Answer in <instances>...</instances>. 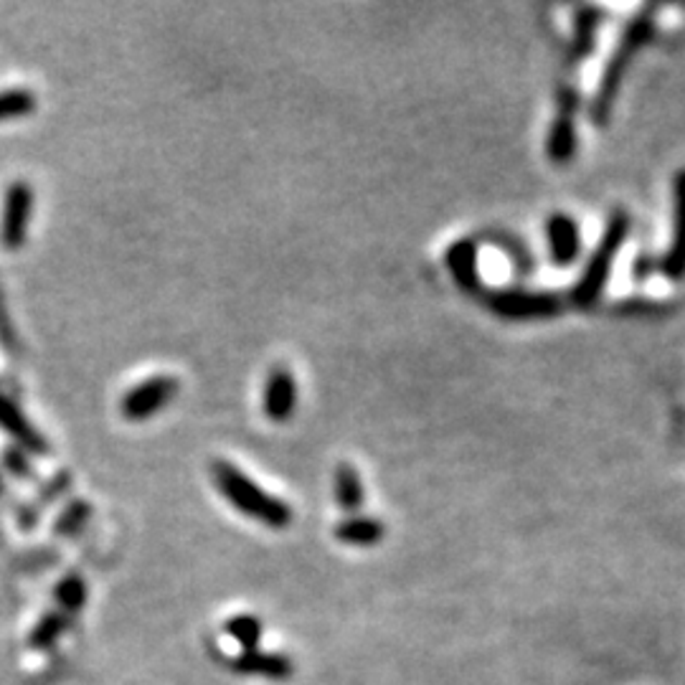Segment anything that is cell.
<instances>
[{
	"label": "cell",
	"instance_id": "15",
	"mask_svg": "<svg viewBox=\"0 0 685 685\" xmlns=\"http://www.w3.org/2000/svg\"><path fill=\"white\" fill-rule=\"evenodd\" d=\"M333 536L345 546L366 548V546L381 544L383 536H386V525H383V521H379V518H373V516H358L356 513V516L343 518L341 523H335Z\"/></svg>",
	"mask_w": 685,
	"mask_h": 685
},
{
	"label": "cell",
	"instance_id": "3",
	"mask_svg": "<svg viewBox=\"0 0 685 685\" xmlns=\"http://www.w3.org/2000/svg\"><path fill=\"white\" fill-rule=\"evenodd\" d=\"M630 214L627 211H614L609 216V221L605 226V234H601L597 250L592 252L589 262H586L582 277H579L574 290H571V305L579 307V310H589L599 303L601 292L607 288L609 272H612V262L617 254H620L622 244L627 242L630 234Z\"/></svg>",
	"mask_w": 685,
	"mask_h": 685
},
{
	"label": "cell",
	"instance_id": "6",
	"mask_svg": "<svg viewBox=\"0 0 685 685\" xmlns=\"http://www.w3.org/2000/svg\"><path fill=\"white\" fill-rule=\"evenodd\" d=\"M579 92L574 87H561L556 92V117L546 135V155L554 165H569L574 161L579 138L574 117L579 112Z\"/></svg>",
	"mask_w": 685,
	"mask_h": 685
},
{
	"label": "cell",
	"instance_id": "16",
	"mask_svg": "<svg viewBox=\"0 0 685 685\" xmlns=\"http://www.w3.org/2000/svg\"><path fill=\"white\" fill-rule=\"evenodd\" d=\"M72 622H74V617L62 612L59 607L49 609V612H43L41 620L34 624V630L28 632L26 645L31 647L34 652H49L51 647H54L59 639H62L66 632H69Z\"/></svg>",
	"mask_w": 685,
	"mask_h": 685
},
{
	"label": "cell",
	"instance_id": "21",
	"mask_svg": "<svg viewBox=\"0 0 685 685\" xmlns=\"http://www.w3.org/2000/svg\"><path fill=\"white\" fill-rule=\"evenodd\" d=\"M36 110V94L28 89H3L0 92V123L3 119L26 117Z\"/></svg>",
	"mask_w": 685,
	"mask_h": 685
},
{
	"label": "cell",
	"instance_id": "1",
	"mask_svg": "<svg viewBox=\"0 0 685 685\" xmlns=\"http://www.w3.org/2000/svg\"><path fill=\"white\" fill-rule=\"evenodd\" d=\"M655 13H658L655 5H645V9L637 11L630 24L624 26L620 41H617L612 56H609L605 72H601L597 92H594L592 97V104H589L592 125L605 127L609 123L617 94H620L622 81L624 77H627V72L632 66V59H635L655 36Z\"/></svg>",
	"mask_w": 685,
	"mask_h": 685
},
{
	"label": "cell",
	"instance_id": "23",
	"mask_svg": "<svg viewBox=\"0 0 685 685\" xmlns=\"http://www.w3.org/2000/svg\"><path fill=\"white\" fill-rule=\"evenodd\" d=\"M0 460H3V468L11 472L13 478L18 480H36V470L31 465V455L21 447H5L0 452Z\"/></svg>",
	"mask_w": 685,
	"mask_h": 685
},
{
	"label": "cell",
	"instance_id": "18",
	"mask_svg": "<svg viewBox=\"0 0 685 685\" xmlns=\"http://www.w3.org/2000/svg\"><path fill=\"white\" fill-rule=\"evenodd\" d=\"M87 597H89V589H87L85 576L66 574L54 589V607H59L66 614L77 617L81 609H85Z\"/></svg>",
	"mask_w": 685,
	"mask_h": 685
},
{
	"label": "cell",
	"instance_id": "13",
	"mask_svg": "<svg viewBox=\"0 0 685 685\" xmlns=\"http://www.w3.org/2000/svg\"><path fill=\"white\" fill-rule=\"evenodd\" d=\"M231 668L239 675H254L265 677V681H288L295 673V665L288 655L280 652H265V650H242L231 662Z\"/></svg>",
	"mask_w": 685,
	"mask_h": 685
},
{
	"label": "cell",
	"instance_id": "10",
	"mask_svg": "<svg viewBox=\"0 0 685 685\" xmlns=\"http://www.w3.org/2000/svg\"><path fill=\"white\" fill-rule=\"evenodd\" d=\"M546 242L548 257L554 267L567 269L574 265L582 254V229L579 221L569 214H551L546 218Z\"/></svg>",
	"mask_w": 685,
	"mask_h": 685
},
{
	"label": "cell",
	"instance_id": "5",
	"mask_svg": "<svg viewBox=\"0 0 685 685\" xmlns=\"http://www.w3.org/2000/svg\"><path fill=\"white\" fill-rule=\"evenodd\" d=\"M36 193L28 180L18 178L5 188L3 208H0V244L5 252H18L28 239V226L34 216Z\"/></svg>",
	"mask_w": 685,
	"mask_h": 685
},
{
	"label": "cell",
	"instance_id": "26",
	"mask_svg": "<svg viewBox=\"0 0 685 685\" xmlns=\"http://www.w3.org/2000/svg\"><path fill=\"white\" fill-rule=\"evenodd\" d=\"M5 491V480H3V472H0V495H3Z\"/></svg>",
	"mask_w": 685,
	"mask_h": 685
},
{
	"label": "cell",
	"instance_id": "7",
	"mask_svg": "<svg viewBox=\"0 0 685 685\" xmlns=\"http://www.w3.org/2000/svg\"><path fill=\"white\" fill-rule=\"evenodd\" d=\"M180 381L176 376L157 373L132 386L119 402V414L127 421H148L161 414L178 396Z\"/></svg>",
	"mask_w": 685,
	"mask_h": 685
},
{
	"label": "cell",
	"instance_id": "9",
	"mask_svg": "<svg viewBox=\"0 0 685 685\" xmlns=\"http://www.w3.org/2000/svg\"><path fill=\"white\" fill-rule=\"evenodd\" d=\"M658 269L668 280L685 277V168L673 178V234L668 252L660 257Z\"/></svg>",
	"mask_w": 685,
	"mask_h": 685
},
{
	"label": "cell",
	"instance_id": "25",
	"mask_svg": "<svg viewBox=\"0 0 685 685\" xmlns=\"http://www.w3.org/2000/svg\"><path fill=\"white\" fill-rule=\"evenodd\" d=\"M660 265V257H652V254H639V257L635 259V267H632V275L637 277V280H647L655 269H658Z\"/></svg>",
	"mask_w": 685,
	"mask_h": 685
},
{
	"label": "cell",
	"instance_id": "24",
	"mask_svg": "<svg viewBox=\"0 0 685 685\" xmlns=\"http://www.w3.org/2000/svg\"><path fill=\"white\" fill-rule=\"evenodd\" d=\"M72 485V475L69 472H59V475L51 480V483H47V487L41 491V500L43 503H54L59 495L66 493V487Z\"/></svg>",
	"mask_w": 685,
	"mask_h": 685
},
{
	"label": "cell",
	"instance_id": "8",
	"mask_svg": "<svg viewBox=\"0 0 685 685\" xmlns=\"http://www.w3.org/2000/svg\"><path fill=\"white\" fill-rule=\"evenodd\" d=\"M262 409L275 424H284L297 409V379L288 366H272L262 391Z\"/></svg>",
	"mask_w": 685,
	"mask_h": 685
},
{
	"label": "cell",
	"instance_id": "11",
	"mask_svg": "<svg viewBox=\"0 0 685 685\" xmlns=\"http://www.w3.org/2000/svg\"><path fill=\"white\" fill-rule=\"evenodd\" d=\"M444 265L452 275L457 288L468 295H485L483 277H480L478 267V244L475 239H455L444 252Z\"/></svg>",
	"mask_w": 685,
	"mask_h": 685
},
{
	"label": "cell",
	"instance_id": "22",
	"mask_svg": "<svg viewBox=\"0 0 685 685\" xmlns=\"http://www.w3.org/2000/svg\"><path fill=\"white\" fill-rule=\"evenodd\" d=\"M491 242L495 244V246H500L503 252L508 254L510 259L516 262V269L521 275H529L531 272V254H529V250H525L523 246V242H516L513 237L510 234H506V231H491Z\"/></svg>",
	"mask_w": 685,
	"mask_h": 685
},
{
	"label": "cell",
	"instance_id": "4",
	"mask_svg": "<svg viewBox=\"0 0 685 685\" xmlns=\"http://www.w3.org/2000/svg\"><path fill=\"white\" fill-rule=\"evenodd\" d=\"M485 305L503 320H544L563 310V300L556 292H533L523 288L485 292Z\"/></svg>",
	"mask_w": 685,
	"mask_h": 685
},
{
	"label": "cell",
	"instance_id": "12",
	"mask_svg": "<svg viewBox=\"0 0 685 685\" xmlns=\"http://www.w3.org/2000/svg\"><path fill=\"white\" fill-rule=\"evenodd\" d=\"M0 429L9 436H13V440L18 442V447L26 449L28 455H31V452L34 455H49L51 452L47 440L36 432V427L26 419V414L21 411L16 402L5 396L3 391H0Z\"/></svg>",
	"mask_w": 685,
	"mask_h": 685
},
{
	"label": "cell",
	"instance_id": "17",
	"mask_svg": "<svg viewBox=\"0 0 685 685\" xmlns=\"http://www.w3.org/2000/svg\"><path fill=\"white\" fill-rule=\"evenodd\" d=\"M335 500L345 513L356 516L360 508H364L366 491H364V478L356 465L341 462L335 470Z\"/></svg>",
	"mask_w": 685,
	"mask_h": 685
},
{
	"label": "cell",
	"instance_id": "2",
	"mask_svg": "<svg viewBox=\"0 0 685 685\" xmlns=\"http://www.w3.org/2000/svg\"><path fill=\"white\" fill-rule=\"evenodd\" d=\"M211 478H214L216 491L229 500L231 508L239 513L259 521L262 525L272 531H284L292 523V508L277 495H269L267 491L254 483L250 475H244L237 465L226 460L211 462Z\"/></svg>",
	"mask_w": 685,
	"mask_h": 685
},
{
	"label": "cell",
	"instance_id": "19",
	"mask_svg": "<svg viewBox=\"0 0 685 685\" xmlns=\"http://www.w3.org/2000/svg\"><path fill=\"white\" fill-rule=\"evenodd\" d=\"M92 513H94V508L89 506L87 500H81V498L72 500L69 506H66L62 513H59L56 523H54V533L62 538L79 536V533L87 529V523L92 521Z\"/></svg>",
	"mask_w": 685,
	"mask_h": 685
},
{
	"label": "cell",
	"instance_id": "20",
	"mask_svg": "<svg viewBox=\"0 0 685 685\" xmlns=\"http://www.w3.org/2000/svg\"><path fill=\"white\" fill-rule=\"evenodd\" d=\"M224 632L229 635L234 643L242 647V650H257L262 643V620L254 614H237L231 617L229 622L224 624Z\"/></svg>",
	"mask_w": 685,
	"mask_h": 685
},
{
	"label": "cell",
	"instance_id": "14",
	"mask_svg": "<svg viewBox=\"0 0 685 685\" xmlns=\"http://www.w3.org/2000/svg\"><path fill=\"white\" fill-rule=\"evenodd\" d=\"M605 18V11L597 5H579L574 11V28H571V41L567 51V64L576 66L594 51L597 43V31Z\"/></svg>",
	"mask_w": 685,
	"mask_h": 685
}]
</instances>
